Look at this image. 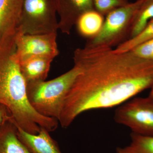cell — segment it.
Here are the masks:
<instances>
[{"label": "cell", "mask_w": 153, "mask_h": 153, "mask_svg": "<svg viewBox=\"0 0 153 153\" xmlns=\"http://www.w3.org/2000/svg\"><path fill=\"white\" fill-rule=\"evenodd\" d=\"M53 60L52 57L46 56H36L19 62L21 72L27 83L46 80Z\"/></svg>", "instance_id": "cell-11"}, {"label": "cell", "mask_w": 153, "mask_h": 153, "mask_svg": "<svg viewBox=\"0 0 153 153\" xmlns=\"http://www.w3.org/2000/svg\"><path fill=\"white\" fill-rule=\"evenodd\" d=\"M16 32L0 38V104L8 110L15 125L27 132L37 134L41 128L54 131L58 120L38 113L28 100L27 82L16 54Z\"/></svg>", "instance_id": "cell-2"}, {"label": "cell", "mask_w": 153, "mask_h": 153, "mask_svg": "<svg viewBox=\"0 0 153 153\" xmlns=\"http://www.w3.org/2000/svg\"><path fill=\"white\" fill-rule=\"evenodd\" d=\"M57 33L24 34L16 30L14 37L16 54L19 62L36 56L54 58L59 54Z\"/></svg>", "instance_id": "cell-7"}, {"label": "cell", "mask_w": 153, "mask_h": 153, "mask_svg": "<svg viewBox=\"0 0 153 153\" xmlns=\"http://www.w3.org/2000/svg\"><path fill=\"white\" fill-rule=\"evenodd\" d=\"M104 22L103 16L92 10L82 14L77 20L76 25L81 36L91 39L100 33Z\"/></svg>", "instance_id": "cell-13"}, {"label": "cell", "mask_w": 153, "mask_h": 153, "mask_svg": "<svg viewBox=\"0 0 153 153\" xmlns=\"http://www.w3.org/2000/svg\"><path fill=\"white\" fill-rule=\"evenodd\" d=\"M114 120L132 133L153 136V100L148 97L128 100L116 110Z\"/></svg>", "instance_id": "cell-6"}, {"label": "cell", "mask_w": 153, "mask_h": 153, "mask_svg": "<svg viewBox=\"0 0 153 153\" xmlns=\"http://www.w3.org/2000/svg\"><path fill=\"white\" fill-rule=\"evenodd\" d=\"M153 38V19L148 23L140 34L118 45L114 51L118 53L128 52L134 47L145 41Z\"/></svg>", "instance_id": "cell-16"}, {"label": "cell", "mask_w": 153, "mask_h": 153, "mask_svg": "<svg viewBox=\"0 0 153 153\" xmlns=\"http://www.w3.org/2000/svg\"><path fill=\"white\" fill-rule=\"evenodd\" d=\"M57 14L55 0H24L17 30L32 35L57 33Z\"/></svg>", "instance_id": "cell-4"}, {"label": "cell", "mask_w": 153, "mask_h": 153, "mask_svg": "<svg viewBox=\"0 0 153 153\" xmlns=\"http://www.w3.org/2000/svg\"><path fill=\"white\" fill-rule=\"evenodd\" d=\"M57 13L59 16L58 30L69 35L80 16L94 10L92 0H55Z\"/></svg>", "instance_id": "cell-8"}, {"label": "cell", "mask_w": 153, "mask_h": 153, "mask_svg": "<svg viewBox=\"0 0 153 153\" xmlns=\"http://www.w3.org/2000/svg\"><path fill=\"white\" fill-rule=\"evenodd\" d=\"M130 51L137 57L153 61V38L139 44Z\"/></svg>", "instance_id": "cell-18"}, {"label": "cell", "mask_w": 153, "mask_h": 153, "mask_svg": "<svg viewBox=\"0 0 153 153\" xmlns=\"http://www.w3.org/2000/svg\"><path fill=\"white\" fill-rule=\"evenodd\" d=\"M94 10L105 16L115 9L126 5L128 0H92Z\"/></svg>", "instance_id": "cell-17"}, {"label": "cell", "mask_w": 153, "mask_h": 153, "mask_svg": "<svg viewBox=\"0 0 153 153\" xmlns=\"http://www.w3.org/2000/svg\"><path fill=\"white\" fill-rule=\"evenodd\" d=\"M79 71V66L74 64L67 72L51 80L27 83L31 105L40 114L58 121L66 96Z\"/></svg>", "instance_id": "cell-3"}, {"label": "cell", "mask_w": 153, "mask_h": 153, "mask_svg": "<svg viewBox=\"0 0 153 153\" xmlns=\"http://www.w3.org/2000/svg\"><path fill=\"white\" fill-rule=\"evenodd\" d=\"M143 1L137 0L110 12L100 32L88 43L111 47L126 41V37L128 39L134 17Z\"/></svg>", "instance_id": "cell-5"}, {"label": "cell", "mask_w": 153, "mask_h": 153, "mask_svg": "<svg viewBox=\"0 0 153 153\" xmlns=\"http://www.w3.org/2000/svg\"><path fill=\"white\" fill-rule=\"evenodd\" d=\"M11 117H12L7 108L4 105L0 104V128Z\"/></svg>", "instance_id": "cell-19"}, {"label": "cell", "mask_w": 153, "mask_h": 153, "mask_svg": "<svg viewBox=\"0 0 153 153\" xmlns=\"http://www.w3.org/2000/svg\"><path fill=\"white\" fill-rule=\"evenodd\" d=\"M149 97L150 98L153 100V86L151 87L150 93V94L149 95Z\"/></svg>", "instance_id": "cell-20"}, {"label": "cell", "mask_w": 153, "mask_h": 153, "mask_svg": "<svg viewBox=\"0 0 153 153\" xmlns=\"http://www.w3.org/2000/svg\"><path fill=\"white\" fill-rule=\"evenodd\" d=\"M153 19V0H143L134 17L129 39L140 34Z\"/></svg>", "instance_id": "cell-14"}, {"label": "cell", "mask_w": 153, "mask_h": 153, "mask_svg": "<svg viewBox=\"0 0 153 153\" xmlns=\"http://www.w3.org/2000/svg\"><path fill=\"white\" fill-rule=\"evenodd\" d=\"M73 60L80 71L58 119L64 128L82 113L120 105L153 85V61L130 51L87 43L74 50Z\"/></svg>", "instance_id": "cell-1"}, {"label": "cell", "mask_w": 153, "mask_h": 153, "mask_svg": "<svg viewBox=\"0 0 153 153\" xmlns=\"http://www.w3.org/2000/svg\"><path fill=\"white\" fill-rule=\"evenodd\" d=\"M128 146L118 147L116 153H153V136L132 133Z\"/></svg>", "instance_id": "cell-15"}, {"label": "cell", "mask_w": 153, "mask_h": 153, "mask_svg": "<svg viewBox=\"0 0 153 153\" xmlns=\"http://www.w3.org/2000/svg\"><path fill=\"white\" fill-rule=\"evenodd\" d=\"M0 153H31L18 137L12 118L0 128Z\"/></svg>", "instance_id": "cell-12"}, {"label": "cell", "mask_w": 153, "mask_h": 153, "mask_svg": "<svg viewBox=\"0 0 153 153\" xmlns=\"http://www.w3.org/2000/svg\"><path fill=\"white\" fill-rule=\"evenodd\" d=\"M16 127L18 137L30 153H62L57 143L46 129L41 128L38 133L32 134Z\"/></svg>", "instance_id": "cell-9"}, {"label": "cell", "mask_w": 153, "mask_h": 153, "mask_svg": "<svg viewBox=\"0 0 153 153\" xmlns=\"http://www.w3.org/2000/svg\"><path fill=\"white\" fill-rule=\"evenodd\" d=\"M24 0H0V38L16 30Z\"/></svg>", "instance_id": "cell-10"}]
</instances>
